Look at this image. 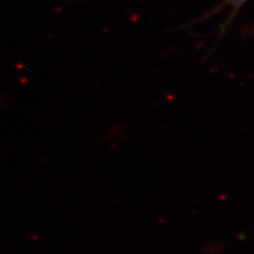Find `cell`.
Returning <instances> with one entry per match:
<instances>
[{"instance_id":"obj_1","label":"cell","mask_w":254,"mask_h":254,"mask_svg":"<svg viewBox=\"0 0 254 254\" xmlns=\"http://www.w3.org/2000/svg\"><path fill=\"white\" fill-rule=\"evenodd\" d=\"M248 1L249 0H224V2L220 3L219 7H217L215 12L219 11L220 9H226V7H229V9L231 10V14L229 15V19H228V22H230L231 19L234 18V16L237 14V12L241 10V7Z\"/></svg>"}]
</instances>
